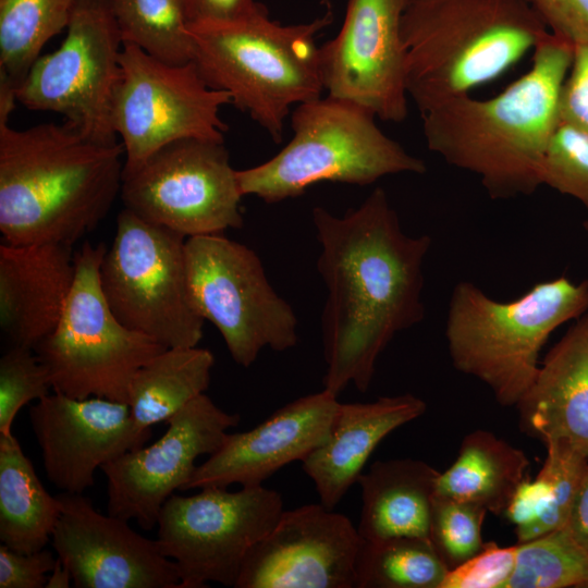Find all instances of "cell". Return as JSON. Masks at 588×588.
<instances>
[{"mask_svg": "<svg viewBox=\"0 0 588 588\" xmlns=\"http://www.w3.org/2000/svg\"><path fill=\"white\" fill-rule=\"evenodd\" d=\"M311 218L327 289L323 389L339 395L353 383L366 392L382 351L425 316L422 266L431 238L402 230L381 187L343 217L318 206Z\"/></svg>", "mask_w": 588, "mask_h": 588, "instance_id": "1", "label": "cell"}, {"mask_svg": "<svg viewBox=\"0 0 588 588\" xmlns=\"http://www.w3.org/2000/svg\"><path fill=\"white\" fill-rule=\"evenodd\" d=\"M531 68L499 95H463L421 114L428 148L471 172L492 199L532 194L547 144L560 122V97L574 45L549 34L532 50Z\"/></svg>", "mask_w": 588, "mask_h": 588, "instance_id": "2", "label": "cell"}, {"mask_svg": "<svg viewBox=\"0 0 588 588\" xmlns=\"http://www.w3.org/2000/svg\"><path fill=\"white\" fill-rule=\"evenodd\" d=\"M123 156L121 142H96L66 122L15 130L0 120L1 242L72 246L120 195Z\"/></svg>", "mask_w": 588, "mask_h": 588, "instance_id": "3", "label": "cell"}, {"mask_svg": "<svg viewBox=\"0 0 588 588\" xmlns=\"http://www.w3.org/2000/svg\"><path fill=\"white\" fill-rule=\"evenodd\" d=\"M548 34L525 0H413L401 23L407 96L424 114L469 95Z\"/></svg>", "mask_w": 588, "mask_h": 588, "instance_id": "4", "label": "cell"}, {"mask_svg": "<svg viewBox=\"0 0 588 588\" xmlns=\"http://www.w3.org/2000/svg\"><path fill=\"white\" fill-rule=\"evenodd\" d=\"M331 22L328 10L309 23L281 25L258 3L241 19L188 25L192 61L210 88L228 93L280 143L291 107L324 89L316 35Z\"/></svg>", "mask_w": 588, "mask_h": 588, "instance_id": "5", "label": "cell"}, {"mask_svg": "<svg viewBox=\"0 0 588 588\" xmlns=\"http://www.w3.org/2000/svg\"><path fill=\"white\" fill-rule=\"evenodd\" d=\"M588 311V281L565 275L499 302L469 281L450 297L445 336L453 366L486 384L503 406H516L539 370L551 333Z\"/></svg>", "mask_w": 588, "mask_h": 588, "instance_id": "6", "label": "cell"}, {"mask_svg": "<svg viewBox=\"0 0 588 588\" xmlns=\"http://www.w3.org/2000/svg\"><path fill=\"white\" fill-rule=\"evenodd\" d=\"M375 118L365 107L330 95L297 105L291 140L269 160L236 171L243 196L274 204L320 182L368 185L391 174L425 173L424 160L387 136Z\"/></svg>", "mask_w": 588, "mask_h": 588, "instance_id": "7", "label": "cell"}, {"mask_svg": "<svg viewBox=\"0 0 588 588\" xmlns=\"http://www.w3.org/2000/svg\"><path fill=\"white\" fill-rule=\"evenodd\" d=\"M106 249L105 244L85 242L74 253L75 278L63 313L34 351L53 392L127 404L135 373L167 347L127 328L112 313L99 280Z\"/></svg>", "mask_w": 588, "mask_h": 588, "instance_id": "8", "label": "cell"}, {"mask_svg": "<svg viewBox=\"0 0 588 588\" xmlns=\"http://www.w3.org/2000/svg\"><path fill=\"white\" fill-rule=\"evenodd\" d=\"M184 235L127 209L117 218L99 280L115 317L164 347L197 346L205 320L189 290Z\"/></svg>", "mask_w": 588, "mask_h": 588, "instance_id": "9", "label": "cell"}, {"mask_svg": "<svg viewBox=\"0 0 588 588\" xmlns=\"http://www.w3.org/2000/svg\"><path fill=\"white\" fill-rule=\"evenodd\" d=\"M185 256L194 305L237 365L249 367L266 346L283 352L296 345V315L252 248L222 233L197 235L186 238Z\"/></svg>", "mask_w": 588, "mask_h": 588, "instance_id": "10", "label": "cell"}, {"mask_svg": "<svg viewBox=\"0 0 588 588\" xmlns=\"http://www.w3.org/2000/svg\"><path fill=\"white\" fill-rule=\"evenodd\" d=\"M122 49L112 0H75L64 40L35 61L16 89L17 102L62 114L90 139L117 143L112 108Z\"/></svg>", "mask_w": 588, "mask_h": 588, "instance_id": "11", "label": "cell"}, {"mask_svg": "<svg viewBox=\"0 0 588 588\" xmlns=\"http://www.w3.org/2000/svg\"><path fill=\"white\" fill-rule=\"evenodd\" d=\"M283 511L281 494L262 485L234 492L207 487L193 495L173 493L159 513L156 540L174 562L180 588L208 583L234 587L246 555Z\"/></svg>", "mask_w": 588, "mask_h": 588, "instance_id": "12", "label": "cell"}, {"mask_svg": "<svg viewBox=\"0 0 588 588\" xmlns=\"http://www.w3.org/2000/svg\"><path fill=\"white\" fill-rule=\"evenodd\" d=\"M235 169L224 140L186 138L123 172L120 196L138 218L185 237L243 225Z\"/></svg>", "mask_w": 588, "mask_h": 588, "instance_id": "13", "label": "cell"}, {"mask_svg": "<svg viewBox=\"0 0 588 588\" xmlns=\"http://www.w3.org/2000/svg\"><path fill=\"white\" fill-rule=\"evenodd\" d=\"M228 93L210 88L193 61L163 62L124 45L113 108V130L124 148L123 172L163 146L186 138L224 140L220 109Z\"/></svg>", "mask_w": 588, "mask_h": 588, "instance_id": "14", "label": "cell"}, {"mask_svg": "<svg viewBox=\"0 0 588 588\" xmlns=\"http://www.w3.org/2000/svg\"><path fill=\"white\" fill-rule=\"evenodd\" d=\"M240 420L206 393L192 400L166 421L168 428L156 442L100 468L107 478L108 514L152 529L166 501L194 474L196 460L217 452Z\"/></svg>", "mask_w": 588, "mask_h": 588, "instance_id": "15", "label": "cell"}, {"mask_svg": "<svg viewBox=\"0 0 588 588\" xmlns=\"http://www.w3.org/2000/svg\"><path fill=\"white\" fill-rule=\"evenodd\" d=\"M413 0H348L338 35L320 47L328 95L356 102L383 121L407 117L403 15Z\"/></svg>", "mask_w": 588, "mask_h": 588, "instance_id": "16", "label": "cell"}, {"mask_svg": "<svg viewBox=\"0 0 588 588\" xmlns=\"http://www.w3.org/2000/svg\"><path fill=\"white\" fill-rule=\"evenodd\" d=\"M362 537L323 504L283 511L248 552L235 588H354Z\"/></svg>", "mask_w": 588, "mask_h": 588, "instance_id": "17", "label": "cell"}, {"mask_svg": "<svg viewBox=\"0 0 588 588\" xmlns=\"http://www.w3.org/2000/svg\"><path fill=\"white\" fill-rule=\"evenodd\" d=\"M52 547L77 588H180L172 560L128 520L99 513L83 493L57 494Z\"/></svg>", "mask_w": 588, "mask_h": 588, "instance_id": "18", "label": "cell"}, {"mask_svg": "<svg viewBox=\"0 0 588 588\" xmlns=\"http://www.w3.org/2000/svg\"><path fill=\"white\" fill-rule=\"evenodd\" d=\"M29 421L49 481L62 492L83 493L95 471L146 444L152 430H139L126 403L103 397L48 394L30 406Z\"/></svg>", "mask_w": 588, "mask_h": 588, "instance_id": "19", "label": "cell"}, {"mask_svg": "<svg viewBox=\"0 0 588 588\" xmlns=\"http://www.w3.org/2000/svg\"><path fill=\"white\" fill-rule=\"evenodd\" d=\"M340 404L338 395L323 389L287 403L248 431L229 433L182 490L261 486L283 466L303 462L327 440Z\"/></svg>", "mask_w": 588, "mask_h": 588, "instance_id": "20", "label": "cell"}, {"mask_svg": "<svg viewBox=\"0 0 588 588\" xmlns=\"http://www.w3.org/2000/svg\"><path fill=\"white\" fill-rule=\"evenodd\" d=\"M75 278L72 246L0 244V327L34 350L59 322Z\"/></svg>", "mask_w": 588, "mask_h": 588, "instance_id": "21", "label": "cell"}, {"mask_svg": "<svg viewBox=\"0 0 588 588\" xmlns=\"http://www.w3.org/2000/svg\"><path fill=\"white\" fill-rule=\"evenodd\" d=\"M516 407L525 434L564 440L588 457V311L550 350Z\"/></svg>", "mask_w": 588, "mask_h": 588, "instance_id": "22", "label": "cell"}, {"mask_svg": "<svg viewBox=\"0 0 588 588\" xmlns=\"http://www.w3.org/2000/svg\"><path fill=\"white\" fill-rule=\"evenodd\" d=\"M426 408L425 401L411 393L368 403H341L327 440L302 462L320 503L333 510L357 482L381 440Z\"/></svg>", "mask_w": 588, "mask_h": 588, "instance_id": "23", "label": "cell"}, {"mask_svg": "<svg viewBox=\"0 0 588 588\" xmlns=\"http://www.w3.org/2000/svg\"><path fill=\"white\" fill-rule=\"evenodd\" d=\"M439 474L420 460L375 462L357 480L362 490L359 536L365 540L428 538Z\"/></svg>", "mask_w": 588, "mask_h": 588, "instance_id": "24", "label": "cell"}, {"mask_svg": "<svg viewBox=\"0 0 588 588\" xmlns=\"http://www.w3.org/2000/svg\"><path fill=\"white\" fill-rule=\"evenodd\" d=\"M526 454L487 430L464 437L453 464L440 473L436 494L470 503L503 515L517 487L527 476Z\"/></svg>", "mask_w": 588, "mask_h": 588, "instance_id": "25", "label": "cell"}, {"mask_svg": "<svg viewBox=\"0 0 588 588\" xmlns=\"http://www.w3.org/2000/svg\"><path fill=\"white\" fill-rule=\"evenodd\" d=\"M61 503L36 475L13 433H0V540L8 548L32 553L51 540Z\"/></svg>", "mask_w": 588, "mask_h": 588, "instance_id": "26", "label": "cell"}, {"mask_svg": "<svg viewBox=\"0 0 588 588\" xmlns=\"http://www.w3.org/2000/svg\"><path fill=\"white\" fill-rule=\"evenodd\" d=\"M215 356L198 346L168 347L133 377L127 405L139 430L167 421L210 383Z\"/></svg>", "mask_w": 588, "mask_h": 588, "instance_id": "27", "label": "cell"}, {"mask_svg": "<svg viewBox=\"0 0 588 588\" xmlns=\"http://www.w3.org/2000/svg\"><path fill=\"white\" fill-rule=\"evenodd\" d=\"M75 0H0V79L15 90L40 51L66 29Z\"/></svg>", "mask_w": 588, "mask_h": 588, "instance_id": "28", "label": "cell"}, {"mask_svg": "<svg viewBox=\"0 0 588 588\" xmlns=\"http://www.w3.org/2000/svg\"><path fill=\"white\" fill-rule=\"evenodd\" d=\"M448 571L428 538H362L354 588H440Z\"/></svg>", "mask_w": 588, "mask_h": 588, "instance_id": "29", "label": "cell"}, {"mask_svg": "<svg viewBox=\"0 0 588 588\" xmlns=\"http://www.w3.org/2000/svg\"><path fill=\"white\" fill-rule=\"evenodd\" d=\"M123 46L133 45L171 64L193 59L182 0H112Z\"/></svg>", "mask_w": 588, "mask_h": 588, "instance_id": "30", "label": "cell"}, {"mask_svg": "<svg viewBox=\"0 0 588 588\" xmlns=\"http://www.w3.org/2000/svg\"><path fill=\"white\" fill-rule=\"evenodd\" d=\"M588 588V555L567 527L516 544L506 588Z\"/></svg>", "mask_w": 588, "mask_h": 588, "instance_id": "31", "label": "cell"}, {"mask_svg": "<svg viewBox=\"0 0 588 588\" xmlns=\"http://www.w3.org/2000/svg\"><path fill=\"white\" fill-rule=\"evenodd\" d=\"M547 456L539 474L550 489L546 512L519 537L517 543L566 527L588 467V457L564 440L544 443Z\"/></svg>", "mask_w": 588, "mask_h": 588, "instance_id": "32", "label": "cell"}, {"mask_svg": "<svg viewBox=\"0 0 588 588\" xmlns=\"http://www.w3.org/2000/svg\"><path fill=\"white\" fill-rule=\"evenodd\" d=\"M487 514L477 505L434 494L428 539L449 571L483 548Z\"/></svg>", "mask_w": 588, "mask_h": 588, "instance_id": "33", "label": "cell"}, {"mask_svg": "<svg viewBox=\"0 0 588 588\" xmlns=\"http://www.w3.org/2000/svg\"><path fill=\"white\" fill-rule=\"evenodd\" d=\"M540 183L588 209V131L559 122L542 157Z\"/></svg>", "mask_w": 588, "mask_h": 588, "instance_id": "34", "label": "cell"}, {"mask_svg": "<svg viewBox=\"0 0 588 588\" xmlns=\"http://www.w3.org/2000/svg\"><path fill=\"white\" fill-rule=\"evenodd\" d=\"M46 366L28 347L11 345L0 359V433H12L19 411L34 400L50 394Z\"/></svg>", "mask_w": 588, "mask_h": 588, "instance_id": "35", "label": "cell"}, {"mask_svg": "<svg viewBox=\"0 0 588 588\" xmlns=\"http://www.w3.org/2000/svg\"><path fill=\"white\" fill-rule=\"evenodd\" d=\"M515 560L516 544L486 542L474 556L448 571L440 588H506Z\"/></svg>", "mask_w": 588, "mask_h": 588, "instance_id": "36", "label": "cell"}, {"mask_svg": "<svg viewBox=\"0 0 588 588\" xmlns=\"http://www.w3.org/2000/svg\"><path fill=\"white\" fill-rule=\"evenodd\" d=\"M52 552L42 549L22 553L0 546V588H42L56 564Z\"/></svg>", "mask_w": 588, "mask_h": 588, "instance_id": "37", "label": "cell"}, {"mask_svg": "<svg viewBox=\"0 0 588 588\" xmlns=\"http://www.w3.org/2000/svg\"><path fill=\"white\" fill-rule=\"evenodd\" d=\"M549 32L574 46H588V0H525Z\"/></svg>", "mask_w": 588, "mask_h": 588, "instance_id": "38", "label": "cell"}, {"mask_svg": "<svg viewBox=\"0 0 588 588\" xmlns=\"http://www.w3.org/2000/svg\"><path fill=\"white\" fill-rule=\"evenodd\" d=\"M560 121L588 131V46H574L560 97Z\"/></svg>", "mask_w": 588, "mask_h": 588, "instance_id": "39", "label": "cell"}, {"mask_svg": "<svg viewBox=\"0 0 588 588\" xmlns=\"http://www.w3.org/2000/svg\"><path fill=\"white\" fill-rule=\"evenodd\" d=\"M549 503V485L538 473L534 479L522 481L502 516L514 525L517 538L546 512Z\"/></svg>", "mask_w": 588, "mask_h": 588, "instance_id": "40", "label": "cell"}, {"mask_svg": "<svg viewBox=\"0 0 588 588\" xmlns=\"http://www.w3.org/2000/svg\"><path fill=\"white\" fill-rule=\"evenodd\" d=\"M187 23L226 22L253 12L259 2L255 0H182Z\"/></svg>", "mask_w": 588, "mask_h": 588, "instance_id": "41", "label": "cell"}, {"mask_svg": "<svg viewBox=\"0 0 588 588\" xmlns=\"http://www.w3.org/2000/svg\"><path fill=\"white\" fill-rule=\"evenodd\" d=\"M573 538L588 555V467L566 525Z\"/></svg>", "mask_w": 588, "mask_h": 588, "instance_id": "42", "label": "cell"}, {"mask_svg": "<svg viewBox=\"0 0 588 588\" xmlns=\"http://www.w3.org/2000/svg\"><path fill=\"white\" fill-rule=\"evenodd\" d=\"M73 581L70 569L57 558L56 564L48 575L46 588H69Z\"/></svg>", "mask_w": 588, "mask_h": 588, "instance_id": "43", "label": "cell"}, {"mask_svg": "<svg viewBox=\"0 0 588 588\" xmlns=\"http://www.w3.org/2000/svg\"><path fill=\"white\" fill-rule=\"evenodd\" d=\"M585 228L588 230V222L585 223Z\"/></svg>", "mask_w": 588, "mask_h": 588, "instance_id": "44", "label": "cell"}]
</instances>
